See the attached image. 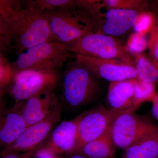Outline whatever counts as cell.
<instances>
[{
  "instance_id": "6da1fadb",
  "label": "cell",
  "mask_w": 158,
  "mask_h": 158,
  "mask_svg": "<svg viewBox=\"0 0 158 158\" xmlns=\"http://www.w3.org/2000/svg\"><path fill=\"white\" fill-rule=\"evenodd\" d=\"M6 7L12 47L18 55L44 43L52 42L48 20L45 12L37 9H20L19 2L8 0Z\"/></svg>"
},
{
  "instance_id": "7a4b0ae2",
  "label": "cell",
  "mask_w": 158,
  "mask_h": 158,
  "mask_svg": "<svg viewBox=\"0 0 158 158\" xmlns=\"http://www.w3.org/2000/svg\"><path fill=\"white\" fill-rule=\"evenodd\" d=\"M52 42L67 44L86 34L98 32L101 24L76 5L73 7L45 11Z\"/></svg>"
},
{
  "instance_id": "3957f363",
  "label": "cell",
  "mask_w": 158,
  "mask_h": 158,
  "mask_svg": "<svg viewBox=\"0 0 158 158\" xmlns=\"http://www.w3.org/2000/svg\"><path fill=\"white\" fill-rule=\"evenodd\" d=\"M95 77L77 59L68 62L63 76L61 96L65 104L76 108L97 99L100 88Z\"/></svg>"
},
{
  "instance_id": "277c9868",
  "label": "cell",
  "mask_w": 158,
  "mask_h": 158,
  "mask_svg": "<svg viewBox=\"0 0 158 158\" xmlns=\"http://www.w3.org/2000/svg\"><path fill=\"white\" fill-rule=\"evenodd\" d=\"M73 54L63 44L48 42L35 46L18 55L10 64L13 73L25 70L57 73Z\"/></svg>"
},
{
  "instance_id": "5b68a950",
  "label": "cell",
  "mask_w": 158,
  "mask_h": 158,
  "mask_svg": "<svg viewBox=\"0 0 158 158\" xmlns=\"http://www.w3.org/2000/svg\"><path fill=\"white\" fill-rule=\"evenodd\" d=\"M68 50L75 55L118 61L134 66L133 57L119 40L98 33L86 34L66 44Z\"/></svg>"
},
{
  "instance_id": "8992f818",
  "label": "cell",
  "mask_w": 158,
  "mask_h": 158,
  "mask_svg": "<svg viewBox=\"0 0 158 158\" xmlns=\"http://www.w3.org/2000/svg\"><path fill=\"white\" fill-rule=\"evenodd\" d=\"M57 81V73L25 70L13 74L10 92L16 103L40 94L53 91Z\"/></svg>"
},
{
  "instance_id": "52a82bcc",
  "label": "cell",
  "mask_w": 158,
  "mask_h": 158,
  "mask_svg": "<svg viewBox=\"0 0 158 158\" xmlns=\"http://www.w3.org/2000/svg\"><path fill=\"white\" fill-rule=\"evenodd\" d=\"M124 111L112 110L100 105L82 113L78 125L77 141L72 154L78 153L85 144L102 135L115 118Z\"/></svg>"
},
{
  "instance_id": "ba28073f",
  "label": "cell",
  "mask_w": 158,
  "mask_h": 158,
  "mask_svg": "<svg viewBox=\"0 0 158 158\" xmlns=\"http://www.w3.org/2000/svg\"><path fill=\"white\" fill-rule=\"evenodd\" d=\"M136 110L133 107L124 111L110 124V135L116 148H127L153 125L147 119L135 114Z\"/></svg>"
},
{
  "instance_id": "9c48e42d",
  "label": "cell",
  "mask_w": 158,
  "mask_h": 158,
  "mask_svg": "<svg viewBox=\"0 0 158 158\" xmlns=\"http://www.w3.org/2000/svg\"><path fill=\"white\" fill-rule=\"evenodd\" d=\"M61 117L60 106L44 120L27 127L13 144L2 149L4 153L32 152L48 137Z\"/></svg>"
},
{
  "instance_id": "30bf717a",
  "label": "cell",
  "mask_w": 158,
  "mask_h": 158,
  "mask_svg": "<svg viewBox=\"0 0 158 158\" xmlns=\"http://www.w3.org/2000/svg\"><path fill=\"white\" fill-rule=\"evenodd\" d=\"M73 58L85 65L95 76L110 82L137 78L134 66L114 60L73 55Z\"/></svg>"
},
{
  "instance_id": "8fae6325",
  "label": "cell",
  "mask_w": 158,
  "mask_h": 158,
  "mask_svg": "<svg viewBox=\"0 0 158 158\" xmlns=\"http://www.w3.org/2000/svg\"><path fill=\"white\" fill-rule=\"evenodd\" d=\"M15 105L27 127L44 120L59 107L58 99L53 91L40 94Z\"/></svg>"
},
{
  "instance_id": "7c38bea8",
  "label": "cell",
  "mask_w": 158,
  "mask_h": 158,
  "mask_svg": "<svg viewBox=\"0 0 158 158\" xmlns=\"http://www.w3.org/2000/svg\"><path fill=\"white\" fill-rule=\"evenodd\" d=\"M82 113L70 120L64 121L54 128L46 147L55 154L62 153L72 154L78 135V125Z\"/></svg>"
},
{
  "instance_id": "4fadbf2b",
  "label": "cell",
  "mask_w": 158,
  "mask_h": 158,
  "mask_svg": "<svg viewBox=\"0 0 158 158\" xmlns=\"http://www.w3.org/2000/svg\"><path fill=\"white\" fill-rule=\"evenodd\" d=\"M140 12L138 10L108 9L98 33L112 37L123 35L133 27Z\"/></svg>"
},
{
  "instance_id": "5bb4252c",
  "label": "cell",
  "mask_w": 158,
  "mask_h": 158,
  "mask_svg": "<svg viewBox=\"0 0 158 158\" xmlns=\"http://www.w3.org/2000/svg\"><path fill=\"white\" fill-rule=\"evenodd\" d=\"M27 127L15 105L0 113V148L8 147L17 140Z\"/></svg>"
},
{
  "instance_id": "9a60e30c",
  "label": "cell",
  "mask_w": 158,
  "mask_h": 158,
  "mask_svg": "<svg viewBox=\"0 0 158 158\" xmlns=\"http://www.w3.org/2000/svg\"><path fill=\"white\" fill-rule=\"evenodd\" d=\"M133 79L110 82L107 97L110 109L123 111L135 107Z\"/></svg>"
},
{
  "instance_id": "2e32d148",
  "label": "cell",
  "mask_w": 158,
  "mask_h": 158,
  "mask_svg": "<svg viewBox=\"0 0 158 158\" xmlns=\"http://www.w3.org/2000/svg\"><path fill=\"white\" fill-rule=\"evenodd\" d=\"M120 158H158V127L153 125L131 145Z\"/></svg>"
},
{
  "instance_id": "e0dca14e",
  "label": "cell",
  "mask_w": 158,
  "mask_h": 158,
  "mask_svg": "<svg viewBox=\"0 0 158 158\" xmlns=\"http://www.w3.org/2000/svg\"><path fill=\"white\" fill-rule=\"evenodd\" d=\"M116 148L109 127L100 137L85 144L78 153L88 158H116Z\"/></svg>"
},
{
  "instance_id": "ac0fdd59",
  "label": "cell",
  "mask_w": 158,
  "mask_h": 158,
  "mask_svg": "<svg viewBox=\"0 0 158 158\" xmlns=\"http://www.w3.org/2000/svg\"><path fill=\"white\" fill-rule=\"evenodd\" d=\"M134 67L139 80L155 85L158 82V61L155 59L138 54L135 56Z\"/></svg>"
},
{
  "instance_id": "d6986e66",
  "label": "cell",
  "mask_w": 158,
  "mask_h": 158,
  "mask_svg": "<svg viewBox=\"0 0 158 158\" xmlns=\"http://www.w3.org/2000/svg\"><path fill=\"white\" fill-rule=\"evenodd\" d=\"M134 87V106L138 109L142 103L152 102L156 95L155 84L143 81L138 78L133 79Z\"/></svg>"
},
{
  "instance_id": "ffe728a7",
  "label": "cell",
  "mask_w": 158,
  "mask_h": 158,
  "mask_svg": "<svg viewBox=\"0 0 158 158\" xmlns=\"http://www.w3.org/2000/svg\"><path fill=\"white\" fill-rule=\"evenodd\" d=\"M23 3L25 9L31 8L45 12L73 7L76 5V0H30L23 1Z\"/></svg>"
},
{
  "instance_id": "44dd1931",
  "label": "cell",
  "mask_w": 158,
  "mask_h": 158,
  "mask_svg": "<svg viewBox=\"0 0 158 158\" xmlns=\"http://www.w3.org/2000/svg\"><path fill=\"white\" fill-rule=\"evenodd\" d=\"M6 0H0V52L6 53L12 48L11 34L6 16Z\"/></svg>"
},
{
  "instance_id": "7402d4cb",
  "label": "cell",
  "mask_w": 158,
  "mask_h": 158,
  "mask_svg": "<svg viewBox=\"0 0 158 158\" xmlns=\"http://www.w3.org/2000/svg\"><path fill=\"white\" fill-rule=\"evenodd\" d=\"M156 21L155 16L151 12L140 11L133 28L136 33L145 35L152 30L155 24Z\"/></svg>"
},
{
  "instance_id": "603a6c76",
  "label": "cell",
  "mask_w": 158,
  "mask_h": 158,
  "mask_svg": "<svg viewBox=\"0 0 158 158\" xmlns=\"http://www.w3.org/2000/svg\"><path fill=\"white\" fill-rule=\"evenodd\" d=\"M148 46V42L145 35L139 33H132L128 38L126 48L132 56L141 54Z\"/></svg>"
},
{
  "instance_id": "cb8c5ba5",
  "label": "cell",
  "mask_w": 158,
  "mask_h": 158,
  "mask_svg": "<svg viewBox=\"0 0 158 158\" xmlns=\"http://www.w3.org/2000/svg\"><path fill=\"white\" fill-rule=\"evenodd\" d=\"M102 2L104 7L107 9L139 11L144 6V2L138 0H104Z\"/></svg>"
},
{
  "instance_id": "d4e9b609",
  "label": "cell",
  "mask_w": 158,
  "mask_h": 158,
  "mask_svg": "<svg viewBox=\"0 0 158 158\" xmlns=\"http://www.w3.org/2000/svg\"><path fill=\"white\" fill-rule=\"evenodd\" d=\"M148 42L151 57L158 61V18H156L155 24L149 33Z\"/></svg>"
},
{
  "instance_id": "484cf974",
  "label": "cell",
  "mask_w": 158,
  "mask_h": 158,
  "mask_svg": "<svg viewBox=\"0 0 158 158\" xmlns=\"http://www.w3.org/2000/svg\"><path fill=\"white\" fill-rule=\"evenodd\" d=\"M13 74L10 64L0 65V90L10 85Z\"/></svg>"
},
{
  "instance_id": "4316f807",
  "label": "cell",
  "mask_w": 158,
  "mask_h": 158,
  "mask_svg": "<svg viewBox=\"0 0 158 158\" xmlns=\"http://www.w3.org/2000/svg\"><path fill=\"white\" fill-rule=\"evenodd\" d=\"M35 158H58L56 155L48 148H41L38 149L35 154Z\"/></svg>"
},
{
  "instance_id": "83f0119b",
  "label": "cell",
  "mask_w": 158,
  "mask_h": 158,
  "mask_svg": "<svg viewBox=\"0 0 158 158\" xmlns=\"http://www.w3.org/2000/svg\"><path fill=\"white\" fill-rule=\"evenodd\" d=\"M33 154V152L19 154L18 153H4L0 151V158H29Z\"/></svg>"
},
{
  "instance_id": "f1b7e54d",
  "label": "cell",
  "mask_w": 158,
  "mask_h": 158,
  "mask_svg": "<svg viewBox=\"0 0 158 158\" xmlns=\"http://www.w3.org/2000/svg\"><path fill=\"white\" fill-rule=\"evenodd\" d=\"M152 103V113L153 117L158 121V94L156 95Z\"/></svg>"
},
{
  "instance_id": "f546056e",
  "label": "cell",
  "mask_w": 158,
  "mask_h": 158,
  "mask_svg": "<svg viewBox=\"0 0 158 158\" xmlns=\"http://www.w3.org/2000/svg\"><path fill=\"white\" fill-rule=\"evenodd\" d=\"M6 89L0 90V113L3 111V98L6 92Z\"/></svg>"
},
{
  "instance_id": "4dcf8cb0",
  "label": "cell",
  "mask_w": 158,
  "mask_h": 158,
  "mask_svg": "<svg viewBox=\"0 0 158 158\" xmlns=\"http://www.w3.org/2000/svg\"><path fill=\"white\" fill-rule=\"evenodd\" d=\"M7 59L3 56V54L0 52V65L9 64Z\"/></svg>"
},
{
  "instance_id": "1f68e13d",
  "label": "cell",
  "mask_w": 158,
  "mask_h": 158,
  "mask_svg": "<svg viewBox=\"0 0 158 158\" xmlns=\"http://www.w3.org/2000/svg\"><path fill=\"white\" fill-rule=\"evenodd\" d=\"M71 158H86L85 156L80 154V153L73 154V155L72 156Z\"/></svg>"
}]
</instances>
